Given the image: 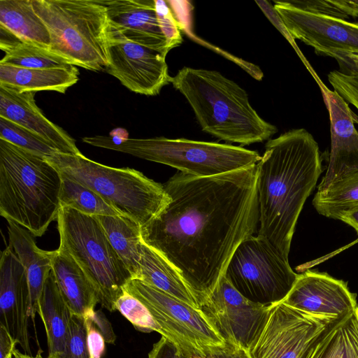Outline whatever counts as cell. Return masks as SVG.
<instances>
[{"instance_id":"obj_1","label":"cell","mask_w":358,"mask_h":358,"mask_svg":"<svg viewBox=\"0 0 358 358\" xmlns=\"http://www.w3.org/2000/svg\"><path fill=\"white\" fill-rule=\"evenodd\" d=\"M164 187L169 201L141 227V240L176 268L201 305L257 231V164L208 177L180 171Z\"/></svg>"},{"instance_id":"obj_2","label":"cell","mask_w":358,"mask_h":358,"mask_svg":"<svg viewBox=\"0 0 358 358\" xmlns=\"http://www.w3.org/2000/svg\"><path fill=\"white\" fill-rule=\"evenodd\" d=\"M322 171L319 145L303 128L268 140L257 164V235L286 259L300 213Z\"/></svg>"},{"instance_id":"obj_3","label":"cell","mask_w":358,"mask_h":358,"mask_svg":"<svg viewBox=\"0 0 358 358\" xmlns=\"http://www.w3.org/2000/svg\"><path fill=\"white\" fill-rule=\"evenodd\" d=\"M170 83L185 96L201 129L219 139L250 145L278 131L257 113L245 90L217 71L183 67Z\"/></svg>"},{"instance_id":"obj_4","label":"cell","mask_w":358,"mask_h":358,"mask_svg":"<svg viewBox=\"0 0 358 358\" xmlns=\"http://www.w3.org/2000/svg\"><path fill=\"white\" fill-rule=\"evenodd\" d=\"M59 171L44 157L0 138V215L43 236L61 208Z\"/></svg>"},{"instance_id":"obj_5","label":"cell","mask_w":358,"mask_h":358,"mask_svg":"<svg viewBox=\"0 0 358 358\" xmlns=\"http://www.w3.org/2000/svg\"><path fill=\"white\" fill-rule=\"evenodd\" d=\"M47 27L49 50L94 71L108 65V21L103 0H31Z\"/></svg>"},{"instance_id":"obj_6","label":"cell","mask_w":358,"mask_h":358,"mask_svg":"<svg viewBox=\"0 0 358 358\" xmlns=\"http://www.w3.org/2000/svg\"><path fill=\"white\" fill-rule=\"evenodd\" d=\"M92 146L129 154L176 168L197 177L224 174L257 164L262 156L230 144L165 137L123 138L94 136L83 138Z\"/></svg>"},{"instance_id":"obj_7","label":"cell","mask_w":358,"mask_h":358,"mask_svg":"<svg viewBox=\"0 0 358 358\" xmlns=\"http://www.w3.org/2000/svg\"><path fill=\"white\" fill-rule=\"evenodd\" d=\"M45 159L61 173L94 191L141 227L155 218L169 201L164 185L134 169L108 166L83 154L58 152Z\"/></svg>"},{"instance_id":"obj_8","label":"cell","mask_w":358,"mask_h":358,"mask_svg":"<svg viewBox=\"0 0 358 358\" xmlns=\"http://www.w3.org/2000/svg\"><path fill=\"white\" fill-rule=\"evenodd\" d=\"M59 248L66 252L87 276L99 303L110 312L132 276L96 217L61 207L57 215Z\"/></svg>"},{"instance_id":"obj_9","label":"cell","mask_w":358,"mask_h":358,"mask_svg":"<svg viewBox=\"0 0 358 358\" xmlns=\"http://www.w3.org/2000/svg\"><path fill=\"white\" fill-rule=\"evenodd\" d=\"M124 289L140 300L160 328V334L187 357L220 355L227 342L213 321L201 309L131 279Z\"/></svg>"},{"instance_id":"obj_10","label":"cell","mask_w":358,"mask_h":358,"mask_svg":"<svg viewBox=\"0 0 358 358\" xmlns=\"http://www.w3.org/2000/svg\"><path fill=\"white\" fill-rule=\"evenodd\" d=\"M224 275L248 299L271 306L285 300L299 274L266 239L252 235L236 249Z\"/></svg>"},{"instance_id":"obj_11","label":"cell","mask_w":358,"mask_h":358,"mask_svg":"<svg viewBox=\"0 0 358 358\" xmlns=\"http://www.w3.org/2000/svg\"><path fill=\"white\" fill-rule=\"evenodd\" d=\"M348 315H312L283 302L276 303L250 349V357L307 358L323 336Z\"/></svg>"},{"instance_id":"obj_12","label":"cell","mask_w":358,"mask_h":358,"mask_svg":"<svg viewBox=\"0 0 358 358\" xmlns=\"http://www.w3.org/2000/svg\"><path fill=\"white\" fill-rule=\"evenodd\" d=\"M271 306L248 299L223 275L201 302L200 308L227 344L250 351L268 320Z\"/></svg>"},{"instance_id":"obj_13","label":"cell","mask_w":358,"mask_h":358,"mask_svg":"<svg viewBox=\"0 0 358 358\" xmlns=\"http://www.w3.org/2000/svg\"><path fill=\"white\" fill-rule=\"evenodd\" d=\"M108 65L106 72L130 91L157 95L170 83L166 56L132 42L108 26Z\"/></svg>"},{"instance_id":"obj_14","label":"cell","mask_w":358,"mask_h":358,"mask_svg":"<svg viewBox=\"0 0 358 358\" xmlns=\"http://www.w3.org/2000/svg\"><path fill=\"white\" fill-rule=\"evenodd\" d=\"M274 9L291 36L314 48L317 55L335 58L358 55V22L310 13L286 1H274Z\"/></svg>"},{"instance_id":"obj_15","label":"cell","mask_w":358,"mask_h":358,"mask_svg":"<svg viewBox=\"0 0 358 358\" xmlns=\"http://www.w3.org/2000/svg\"><path fill=\"white\" fill-rule=\"evenodd\" d=\"M317 84L329 111L331 132L329 164L317 187V191H323L336 180L358 170V131L348 103L321 80Z\"/></svg>"},{"instance_id":"obj_16","label":"cell","mask_w":358,"mask_h":358,"mask_svg":"<svg viewBox=\"0 0 358 358\" xmlns=\"http://www.w3.org/2000/svg\"><path fill=\"white\" fill-rule=\"evenodd\" d=\"M30 293L25 269L8 245L0 259V324L31 355L29 334Z\"/></svg>"},{"instance_id":"obj_17","label":"cell","mask_w":358,"mask_h":358,"mask_svg":"<svg viewBox=\"0 0 358 358\" xmlns=\"http://www.w3.org/2000/svg\"><path fill=\"white\" fill-rule=\"evenodd\" d=\"M282 302L308 314L333 317L348 315L358 308L356 294L345 282L310 270L299 274Z\"/></svg>"},{"instance_id":"obj_18","label":"cell","mask_w":358,"mask_h":358,"mask_svg":"<svg viewBox=\"0 0 358 358\" xmlns=\"http://www.w3.org/2000/svg\"><path fill=\"white\" fill-rule=\"evenodd\" d=\"M108 26L127 39L166 56L171 50L157 18L155 0L103 1Z\"/></svg>"},{"instance_id":"obj_19","label":"cell","mask_w":358,"mask_h":358,"mask_svg":"<svg viewBox=\"0 0 358 358\" xmlns=\"http://www.w3.org/2000/svg\"><path fill=\"white\" fill-rule=\"evenodd\" d=\"M34 92H18L0 85V117L39 136L59 152L82 154L75 140L62 127L48 120L36 104Z\"/></svg>"},{"instance_id":"obj_20","label":"cell","mask_w":358,"mask_h":358,"mask_svg":"<svg viewBox=\"0 0 358 358\" xmlns=\"http://www.w3.org/2000/svg\"><path fill=\"white\" fill-rule=\"evenodd\" d=\"M9 246L13 250L24 266L29 287L30 307L29 314L34 320L38 301L45 281L52 271V263L56 250L39 248L34 236L24 227L8 221Z\"/></svg>"},{"instance_id":"obj_21","label":"cell","mask_w":358,"mask_h":358,"mask_svg":"<svg viewBox=\"0 0 358 358\" xmlns=\"http://www.w3.org/2000/svg\"><path fill=\"white\" fill-rule=\"evenodd\" d=\"M52 271L73 314L85 319L92 317L96 304L99 303L96 292L78 264L59 248L52 259Z\"/></svg>"},{"instance_id":"obj_22","label":"cell","mask_w":358,"mask_h":358,"mask_svg":"<svg viewBox=\"0 0 358 358\" xmlns=\"http://www.w3.org/2000/svg\"><path fill=\"white\" fill-rule=\"evenodd\" d=\"M79 80L73 65L48 69H24L0 64V85L18 92L54 91L64 94Z\"/></svg>"},{"instance_id":"obj_23","label":"cell","mask_w":358,"mask_h":358,"mask_svg":"<svg viewBox=\"0 0 358 358\" xmlns=\"http://www.w3.org/2000/svg\"><path fill=\"white\" fill-rule=\"evenodd\" d=\"M141 271L138 280L193 307L200 303L176 268L144 243L141 245Z\"/></svg>"},{"instance_id":"obj_24","label":"cell","mask_w":358,"mask_h":358,"mask_svg":"<svg viewBox=\"0 0 358 358\" xmlns=\"http://www.w3.org/2000/svg\"><path fill=\"white\" fill-rule=\"evenodd\" d=\"M37 313L45 327L48 356L62 352L73 313L64 301L52 271L45 281Z\"/></svg>"},{"instance_id":"obj_25","label":"cell","mask_w":358,"mask_h":358,"mask_svg":"<svg viewBox=\"0 0 358 358\" xmlns=\"http://www.w3.org/2000/svg\"><path fill=\"white\" fill-rule=\"evenodd\" d=\"M0 26L22 42L49 50L50 36L31 0H0Z\"/></svg>"},{"instance_id":"obj_26","label":"cell","mask_w":358,"mask_h":358,"mask_svg":"<svg viewBox=\"0 0 358 358\" xmlns=\"http://www.w3.org/2000/svg\"><path fill=\"white\" fill-rule=\"evenodd\" d=\"M101 224L113 248L132 276H140L141 226L123 215L96 217Z\"/></svg>"},{"instance_id":"obj_27","label":"cell","mask_w":358,"mask_h":358,"mask_svg":"<svg viewBox=\"0 0 358 358\" xmlns=\"http://www.w3.org/2000/svg\"><path fill=\"white\" fill-rule=\"evenodd\" d=\"M307 358H358V308L328 331Z\"/></svg>"},{"instance_id":"obj_28","label":"cell","mask_w":358,"mask_h":358,"mask_svg":"<svg viewBox=\"0 0 358 358\" xmlns=\"http://www.w3.org/2000/svg\"><path fill=\"white\" fill-rule=\"evenodd\" d=\"M313 205L320 215L336 220L358 206V170L336 180L324 190L317 191Z\"/></svg>"},{"instance_id":"obj_29","label":"cell","mask_w":358,"mask_h":358,"mask_svg":"<svg viewBox=\"0 0 358 358\" xmlns=\"http://www.w3.org/2000/svg\"><path fill=\"white\" fill-rule=\"evenodd\" d=\"M61 176V207H69L94 217L122 215L92 189L62 173Z\"/></svg>"},{"instance_id":"obj_30","label":"cell","mask_w":358,"mask_h":358,"mask_svg":"<svg viewBox=\"0 0 358 358\" xmlns=\"http://www.w3.org/2000/svg\"><path fill=\"white\" fill-rule=\"evenodd\" d=\"M0 64L24 69H48L72 65L50 50L23 42L4 52Z\"/></svg>"},{"instance_id":"obj_31","label":"cell","mask_w":358,"mask_h":358,"mask_svg":"<svg viewBox=\"0 0 358 358\" xmlns=\"http://www.w3.org/2000/svg\"><path fill=\"white\" fill-rule=\"evenodd\" d=\"M0 138L44 158L59 152L52 145L39 136L1 117Z\"/></svg>"},{"instance_id":"obj_32","label":"cell","mask_w":358,"mask_h":358,"mask_svg":"<svg viewBox=\"0 0 358 358\" xmlns=\"http://www.w3.org/2000/svg\"><path fill=\"white\" fill-rule=\"evenodd\" d=\"M115 309L137 330L145 333L157 331L160 334V328L148 308L124 289L115 303Z\"/></svg>"},{"instance_id":"obj_33","label":"cell","mask_w":358,"mask_h":358,"mask_svg":"<svg viewBox=\"0 0 358 358\" xmlns=\"http://www.w3.org/2000/svg\"><path fill=\"white\" fill-rule=\"evenodd\" d=\"M48 358H92L84 317L73 314L64 350Z\"/></svg>"},{"instance_id":"obj_34","label":"cell","mask_w":358,"mask_h":358,"mask_svg":"<svg viewBox=\"0 0 358 358\" xmlns=\"http://www.w3.org/2000/svg\"><path fill=\"white\" fill-rule=\"evenodd\" d=\"M156 11L161 29L166 39L170 50L182 42L180 27L174 17L168 1L155 0Z\"/></svg>"},{"instance_id":"obj_35","label":"cell","mask_w":358,"mask_h":358,"mask_svg":"<svg viewBox=\"0 0 358 358\" xmlns=\"http://www.w3.org/2000/svg\"><path fill=\"white\" fill-rule=\"evenodd\" d=\"M256 3L259 5V6L262 9L263 12L268 16L269 20L272 21V22L276 26V27L281 31V33L284 35V36L287 38V40L289 42V43L293 46L294 50L296 51L297 54L303 62L304 64L307 66L308 69L310 71V73L313 75V78L317 80L318 79L317 76L314 72L308 61L303 57V54L301 52L300 50L296 45V43L294 41V38L291 36L287 29L283 24L281 20L279 15L274 9L273 6L268 2L265 1H256Z\"/></svg>"},{"instance_id":"obj_36","label":"cell","mask_w":358,"mask_h":358,"mask_svg":"<svg viewBox=\"0 0 358 358\" xmlns=\"http://www.w3.org/2000/svg\"><path fill=\"white\" fill-rule=\"evenodd\" d=\"M148 358H188L171 341L162 336L148 354Z\"/></svg>"},{"instance_id":"obj_37","label":"cell","mask_w":358,"mask_h":358,"mask_svg":"<svg viewBox=\"0 0 358 358\" xmlns=\"http://www.w3.org/2000/svg\"><path fill=\"white\" fill-rule=\"evenodd\" d=\"M87 328V343L92 358H101L105 352V339L100 331L85 319Z\"/></svg>"},{"instance_id":"obj_38","label":"cell","mask_w":358,"mask_h":358,"mask_svg":"<svg viewBox=\"0 0 358 358\" xmlns=\"http://www.w3.org/2000/svg\"><path fill=\"white\" fill-rule=\"evenodd\" d=\"M87 320H90L91 323L100 331L106 343H114L116 337L113 332L112 326L101 310H95L93 315L87 318Z\"/></svg>"},{"instance_id":"obj_39","label":"cell","mask_w":358,"mask_h":358,"mask_svg":"<svg viewBox=\"0 0 358 358\" xmlns=\"http://www.w3.org/2000/svg\"><path fill=\"white\" fill-rule=\"evenodd\" d=\"M331 2L334 9V18L345 20L349 16L358 17V0H335L331 1Z\"/></svg>"},{"instance_id":"obj_40","label":"cell","mask_w":358,"mask_h":358,"mask_svg":"<svg viewBox=\"0 0 358 358\" xmlns=\"http://www.w3.org/2000/svg\"><path fill=\"white\" fill-rule=\"evenodd\" d=\"M17 344V341L7 329L0 324V358H8L13 356Z\"/></svg>"},{"instance_id":"obj_41","label":"cell","mask_w":358,"mask_h":358,"mask_svg":"<svg viewBox=\"0 0 358 358\" xmlns=\"http://www.w3.org/2000/svg\"><path fill=\"white\" fill-rule=\"evenodd\" d=\"M216 356H218L220 358H251L249 351L243 348L227 343L222 352Z\"/></svg>"},{"instance_id":"obj_42","label":"cell","mask_w":358,"mask_h":358,"mask_svg":"<svg viewBox=\"0 0 358 358\" xmlns=\"http://www.w3.org/2000/svg\"><path fill=\"white\" fill-rule=\"evenodd\" d=\"M338 220L354 228L358 234V206L343 213Z\"/></svg>"},{"instance_id":"obj_43","label":"cell","mask_w":358,"mask_h":358,"mask_svg":"<svg viewBox=\"0 0 358 358\" xmlns=\"http://www.w3.org/2000/svg\"><path fill=\"white\" fill-rule=\"evenodd\" d=\"M339 64L343 67L346 66V70L348 69L345 73H358V55H347Z\"/></svg>"},{"instance_id":"obj_44","label":"cell","mask_w":358,"mask_h":358,"mask_svg":"<svg viewBox=\"0 0 358 358\" xmlns=\"http://www.w3.org/2000/svg\"><path fill=\"white\" fill-rule=\"evenodd\" d=\"M13 358H43L41 355V352H38L36 356L33 357L25 353L20 352L17 349H15L13 352Z\"/></svg>"},{"instance_id":"obj_45","label":"cell","mask_w":358,"mask_h":358,"mask_svg":"<svg viewBox=\"0 0 358 358\" xmlns=\"http://www.w3.org/2000/svg\"><path fill=\"white\" fill-rule=\"evenodd\" d=\"M193 358H220L218 356H210V357H194Z\"/></svg>"},{"instance_id":"obj_46","label":"cell","mask_w":358,"mask_h":358,"mask_svg":"<svg viewBox=\"0 0 358 358\" xmlns=\"http://www.w3.org/2000/svg\"><path fill=\"white\" fill-rule=\"evenodd\" d=\"M13 356H10V357H8V358H13Z\"/></svg>"}]
</instances>
